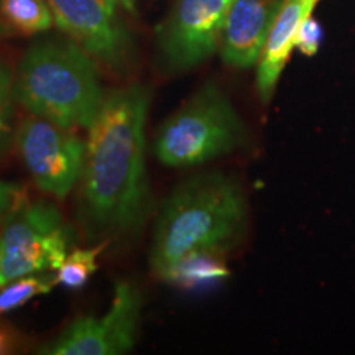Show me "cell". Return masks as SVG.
<instances>
[{
    "label": "cell",
    "instance_id": "6da1fadb",
    "mask_svg": "<svg viewBox=\"0 0 355 355\" xmlns=\"http://www.w3.org/2000/svg\"><path fill=\"white\" fill-rule=\"evenodd\" d=\"M148 92L140 86L117 89L104 97L89 128L83 171L84 207L89 220L104 230H128L146 206L145 123Z\"/></svg>",
    "mask_w": 355,
    "mask_h": 355
},
{
    "label": "cell",
    "instance_id": "7a4b0ae2",
    "mask_svg": "<svg viewBox=\"0 0 355 355\" xmlns=\"http://www.w3.org/2000/svg\"><path fill=\"white\" fill-rule=\"evenodd\" d=\"M247 201L237 181L206 173L173 191L159 212L152 248L158 275L194 252L222 254L245 230Z\"/></svg>",
    "mask_w": 355,
    "mask_h": 355
},
{
    "label": "cell",
    "instance_id": "3957f363",
    "mask_svg": "<svg viewBox=\"0 0 355 355\" xmlns=\"http://www.w3.org/2000/svg\"><path fill=\"white\" fill-rule=\"evenodd\" d=\"M13 94L32 115L87 130L104 102L91 55L73 40L30 48L20 61Z\"/></svg>",
    "mask_w": 355,
    "mask_h": 355
},
{
    "label": "cell",
    "instance_id": "277c9868",
    "mask_svg": "<svg viewBox=\"0 0 355 355\" xmlns=\"http://www.w3.org/2000/svg\"><path fill=\"white\" fill-rule=\"evenodd\" d=\"M245 125L227 96L207 84L159 128L155 153L173 168L201 165L239 148Z\"/></svg>",
    "mask_w": 355,
    "mask_h": 355
},
{
    "label": "cell",
    "instance_id": "5b68a950",
    "mask_svg": "<svg viewBox=\"0 0 355 355\" xmlns=\"http://www.w3.org/2000/svg\"><path fill=\"white\" fill-rule=\"evenodd\" d=\"M69 242L58 207L32 201L20 189L0 234V288L26 275L58 270L68 257Z\"/></svg>",
    "mask_w": 355,
    "mask_h": 355
},
{
    "label": "cell",
    "instance_id": "8992f818",
    "mask_svg": "<svg viewBox=\"0 0 355 355\" xmlns=\"http://www.w3.org/2000/svg\"><path fill=\"white\" fill-rule=\"evenodd\" d=\"M17 146L38 188L56 199L68 196L83 176L86 144L71 128L32 115L21 122Z\"/></svg>",
    "mask_w": 355,
    "mask_h": 355
},
{
    "label": "cell",
    "instance_id": "52a82bcc",
    "mask_svg": "<svg viewBox=\"0 0 355 355\" xmlns=\"http://www.w3.org/2000/svg\"><path fill=\"white\" fill-rule=\"evenodd\" d=\"M141 295L130 282H119L112 304L102 318L83 316L71 322L50 347V355H119L135 345Z\"/></svg>",
    "mask_w": 355,
    "mask_h": 355
},
{
    "label": "cell",
    "instance_id": "ba28073f",
    "mask_svg": "<svg viewBox=\"0 0 355 355\" xmlns=\"http://www.w3.org/2000/svg\"><path fill=\"white\" fill-rule=\"evenodd\" d=\"M235 0H178L159 28V50L173 69H189L207 60L222 40Z\"/></svg>",
    "mask_w": 355,
    "mask_h": 355
},
{
    "label": "cell",
    "instance_id": "9c48e42d",
    "mask_svg": "<svg viewBox=\"0 0 355 355\" xmlns=\"http://www.w3.org/2000/svg\"><path fill=\"white\" fill-rule=\"evenodd\" d=\"M55 24L89 55L110 68L127 61L130 40L121 21L115 19V7L105 0H48Z\"/></svg>",
    "mask_w": 355,
    "mask_h": 355
},
{
    "label": "cell",
    "instance_id": "30bf717a",
    "mask_svg": "<svg viewBox=\"0 0 355 355\" xmlns=\"http://www.w3.org/2000/svg\"><path fill=\"white\" fill-rule=\"evenodd\" d=\"M283 0H235L222 32V58L235 68L260 61Z\"/></svg>",
    "mask_w": 355,
    "mask_h": 355
},
{
    "label": "cell",
    "instance_id": "8fae6325",
    "mask_svg": "<svg viewBox=\"0 0 355 355\" xmlns=\"http://www.w3.org/2000/svg\"><path fill=\"white\" fill-rule=\"evenodd\" d=\"M318 2L319 0H283L261 53L257 73V91L263 102L272 99L278 79L296 48L301 25L311 17Z\"/></svg>",
    "mask_w": 355,
    "mask_h": 355
},
{
    "label": "cell",
    "instance_id": "7c38bea8",
    "mask_svg": "<svg viewBox=\"0 0 355 355\" xmlns=\"http://www.w3.org/2000/svg\"><path fill=\"white\" fill-rule=\"evenodd\" d=\"M214 252H194L178 260L159 277L170 285L183 290H196L209 283L219 282L227 275V268Z\"/></svg>",
    "mask_w": 355,
    "mask_h": 355
},
{
    "label": "cell",
    "instance_id": "4fadbf2b",
    "mask_svg": "<svg viewBox=\"0 0 355 355\" xmlns=\"http://www.w3.org/2000/svg\"><path fill=\"white\" fill-rule=\"evenodd\" d=\"M0 15L12 30L24 35L46 32L55 24L46 0H0Z\"/></svg>",
    "mask_w": 355,
    "mask_h": 355
},
{
    "label": "cell",
    "instance_id": "5bb4252c",
    "mask_svg": "<svg viewBox=\"0 0 355 355\" xmlns=\"http://www.w3.org/2000/svg\"><path fill=\"white\" fill-rule=\"evenodd\" d=\"M58 285L56 275H26L0 290V314L20 308L38 295H46Z\"/></svg>",
    "mask_w": 355,
    "mask_h": 355
},
{
    "label": "cell",
    "instance_id": "9a60e30c",
    "mask_svg": "<svg viewBox=\"0 0 355 355\" xmlns=\"http://www.w3.org/2000/svg\"><path fill=\"white\" fill-rule=\"evenodd\" d=\"M107 241H104L97 247L79 248V250L68 254L63 265L58 268V285H63L69 288V290H78V288H83L86 285L89 278L96 273L97 257L107 247Z\"/></svg>",
    "mask_w": 355,
    "mask_h": 355
},
{
    "label": "cell",
    "instance_id": "2e32d148",
    "mask_svg": "<svg viewBox=\"0 0 355 355\" xmlns=\"http://www.w3.org/2000/svg\"><path fill=\"white\" fill-rule=\"evenodd\" d=\"M13 74L8 66L0 61V145L7 139L8 130H10L12 119V99L13 94Z\"/></svg>",
    "mask_w": 355,
    "mask_h": 355
},
{
    "label": "cell",
    "instance_id": "e0dca14e",
    "mask_svg": "<svg viewBox=\"0 0 355 355\" xmlns=\"http://www.w3.org/2000/svg\"><path fill=\"white\" fill-rule=\"evenodd\" d=\"M322 42V28L318 20L308 17L304 24L301 25L298 38H296V48L306 56H314L321 46Z\"/></svg>",
    "mask_w": 355,
    "mask_h": 355
},
{
    "label": "cell",
    "instance_id": "ac0fdd59",
    "mask_svg": "<svg viewBox=\"0 0 355 355\" xmlns=\"http://www.w3.org/2000/svg\"><path fill=\"white\" fill-rule=\"evenodd\" d=\"M19 193H20L19 186L0 181V222H2V219H6L7 212L12 207V204L15 201L17 194Z\"/></svg>",
    "mask_w": 355,
    "mask_h": 355
},
{
    "label": "cell",
    "instance_id": "d6986e66",
    "mask_svg": "<svg viewBox=\"0 0 355 355\" xmlns=\"http://www.w3.org/2000/svg\"><path fill=\"white\" fill-rule=\"evenodd\" d=\"M13 349V336L7 331H0V355L8 354Z\"/></svg>",
    "mask_w": 355,
    "mask_h": 355
},
{
    "label": "cell",
    "instance_id": "ffe728a7",
    "mask_svg": "<svg viewBox=\"0 0 355 355\" xmlns=\"http://www.w3.org/2000/svg\"><path fill=\"white\" fill-rule=\"evenodd\" d=\"M105 2H109L110 6H117V3H122L123 7H127V8H132L133 7V2H135V0H105Z\"/></svg>",
    "mask_w": 355,
    "mask_h": 355
},
{
    "label": "cell",
    "instance_id": "44dd1931",
    "mask_svg": "<svg viewBox=\"0 0 355 355\" xmlns=\"http://www.w3.org/2000/svg\"><path fill=\"white\" fill-rule=\"evenodd\" d=\"M2 35H6V25L0 21V37H2Z\"/></svg>",
    "mask_w": 355,
    "mask_h": 355
}]
</instances>
